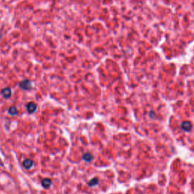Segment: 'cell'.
<instances>
[{"instance_id": "6da1fadb", "label": "cell", "mask_w": 194, "mask_h": 194, "mask_svg": "<svg viewBox=\"0 0 194 194\" xmlns=\"http://www.w3.org/2000/svg\"><path fill=\"white\" fill-rule=\"evenodd\" d=\"M27 110L29 113H33L36 110V105L34 102H29L27 105Z\"/></svg>"}, {"instance_id": "7a4b0ae2", "label": "cell", "mask_w": 194, "mask_h": 194, "mask_svg": "<svg viewBox=\"0 0 194 194\" xmlns=\"http://www.w3.org/2000/svg\"><path fill=\"white\" fill-rule=\"evenodd\" d=\"M192 124L188 121H184L182 123L181 125V128L184 131H190L192 129Z\"/></svg>"}, {"instance_id": "3957f363", "label": "cell", "mask_w": 194, "mask_h": 194, "mask_svg": "<svg viewBox=\"0 0 194 194\" xmlns=\"http://www.w3.org/2000/svg\"><path fill=\"white\" fill-rule=\"evenodd\" d=\"M20 87L24 89H30L31 88V83L29 80H24L20 83Z\"/></svg>"}, {"instance_id": "277c9868", "label": "cell", "mask_w": 194, "mask_h": 194, "mask_svg": "<svg viewBox=\"0 0 194 194\" xmlns=\"http://www.w3.org/2000/svg\"><path fill=\"white\" fill-rule=\"evenodd\" d=\"M42 185L43 187L45 188H49L50 186L52 185V180L49 178H46V179H44L43 181H42Z\"/></svg>"}, {"instance_id": "5b68a950", "label": "cell", "mask_w": 194, "mask_h": 194, "mask_svg": "<svg viewBox=\"0 0 194 194\" xmlns=\"http://www.w3.org/2000/svg\"><path fill=\"white\" fill-rule=\"evenodd\" d=\"M33 161H31L30 159H26L24 161V163H23V165H24V167L27 169H30V168H31L32 166H33Z\"/></svg>"}, {"instance_id": "8992f818", "label": "cell", "mask_w": 194, "mask_h": 194, "mask_svg": "<svg viewBox=\"0 0 194 194\" xmlns=\"http://www.w3.org/2000/svg\"><path fill=\"white\" fill-rule=\"evenodd\" d=\"M2 95L5 98H9L11 96V91L9 88H5L3 90H2Z\"/></svg>"}, {"instance_id": "52a82bcc", "label": "cell", "mask_w": 194, "mask_h": 194, "mask_svg": "<svg viewBox=\"0 0 194 194\" xmlns=\"http://www.w3.org/2000/svg\"><path fill=\"white\" fill-rule=\"evenodd\" d=\"M9 113L11 115H15L18 114V110L15 107H11L9 110Z\"/></svg>"}, {"instance_id": "ba28073f", "label": "cell", "mask_w": 194, "mask_h": 194, "mask_svg": "<svg viewBox=\"0 0 194 194\" xmlns=\"http://www.w3.org/2000/svg\"><path fill=\"white\" fill-rule=\"evenodd\" d=\"M83 159L86 161H92V159H93V156H91V154H89V153H86V154H84V156H83Z\"/></svg>"}, {"instance_id": "9c48e42d", "label": "cell", "mask_w": 194, "mask_h": 194, "mask_svg": "<svg viewBox=\"0 0 194 194\" xmlns=\"http://www.w3.org/2000/svg\"><path fill=\"white\" fill-rule=\"evenodd\" d=\"M99 183V180L97 178H93V180H91L89 183V185L90 186H96Z\"/></svg>"}]
</instances>
